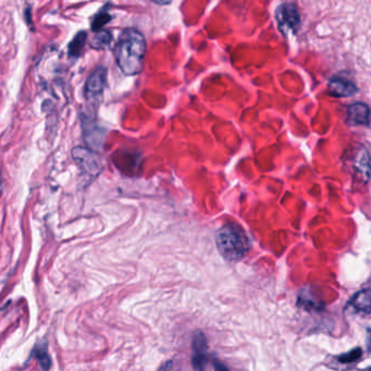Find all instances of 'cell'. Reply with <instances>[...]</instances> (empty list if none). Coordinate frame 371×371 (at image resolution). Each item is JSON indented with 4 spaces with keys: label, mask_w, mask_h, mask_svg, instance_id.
I'll use <instances>...</instances> for the list:
<instances>
[{
    "label": "cell",
    "mask_w": 371,
    "mask_h": 371,
    "mask_svg": "<svg viewBox=\"0 0 371 371\" xmlns=\"http://www.w3.org/2000/svg\"><path fill=\"white\" fill-rule=\"evenodd\" d=\"M216 245L220 255L228 262H239L251 248L246 232L236 223H228L216 233Z\"/></svg>",
    "instance_id": "obj_2"
},
{
    "label": "cell",
    "mask_w": 371,
    "mask_h": 371,
    "mask_svg": "<svg viewBox=\"0 0 371 371\" xmlns=\"http://www.w3.org/2000/svg\"><path fill=\"white\" fill-rule=\"evenodd\" d=\"M73 157L78 161L79 166L91 175H97L100 172L101 164L97 156L88 149L78 147L73 150Z\"/></svg>",
    "instance_id": "obj_7"
},
{
    "label": "cell",
    "mask_w": 371,
    "mask_h": 371,
    "mask_svg": "<svg viewBox=\"0 0 371 371\" xmlns=\"http://www.w3.org/2000/svg\"><path fill=\"white\" fill-rule=\"evenodd\" d=\"M329 93L335 97H351L357 93V86L345 77L335 75L331 78L328 83Z\"/></svg>",
    "instance_id": "obj_6"
},
{
    "label": "cell",
    "mask_w": 371,
    "mask_h": 371,
    "mask_svg": "<svg viewBox=\"0 0 371 371\" xmlns=\"http://www.w3.org/2000/svg\"><path fill=\"white\" fill-rule=\"evenodd\" d=\"M152 1H154L155 3H158V4H169L172 0H152Z\"/></svg>",
    "instance_id": "obj_15"
},
{
    "label": "cell",
    "mask_w": 371,
    "mask_h": 371,
    "mask_svg": "<svg viewBox=\"0 0 371 371\" xmlns=\"http://www.w3.org/2000/svg\"><path fill=\"white\" fill-rule=\"evenodd\" d=\"M209 362L207 349V340L201 332H197L193 341V358L192 364L194 369L204 370L207 368V364Z\"/></svg>",
    "instance_id": "obj_4"
},
{
    "label": "cell",
    "mask_w": 371,
    "mask_h": 371,
    "mask_svg": "<svg viewBox=\"0 0 371 371\" xmlns=\"http://www.w3.org/2000/svg\"><path fill=\"white\" fill-rule=\"evenodd\" d=\"M107 82V70L103 67H98L90 75L86 81L85 92L88 98H97L101 95L105 90Z\"/></svg>",
    "instance_id": "obj_5"
},
{
    "label": "cell",
    "mask_w": 371,
    "mask_h": 371,
    "mask_svg": "<svg viewBox=\"0 0 371 371\" xmlns=\"http://www.w3.org/2000/svg\"><path fill=\"white\" fill-rule=\"evenodd\" d=\"M88 40V34L85 32H80L77 36L73 38L72 42L69 45V55L71 57H79L82 53L84 46Z\"/></svg>",
    "instance_id": "obj_11"
},
{
    "label": "cell",
    "mask_w": 371,
    "mask_h": 371,
    "mask_svg": "<svg viewBox=\"0 0 371 371\" xmlns=\"http://www.w3.org/2000/svg\"><path fill=\"white\" fill-rule=\"evenodd\" d=\"M111 20V16L108 12H100L98 15L95 16L94 21L92 23V30L93 31H99L105 26L107 23Z\"/></svg>",
    "instance_id": "obj_14"
},
{
    "label": "cell",
    "mask_w": 371,
    "mask_h": 371,
    "mask_svg": "<svg viewBox=\"0 0 371 371\" xmlns=\"http://www.w3.org/2000/svg\"><path fill=\"white\" fill-rule=\"evenodd\" d=\"M350 306L353 308L354 312L368 316L370 314V289L366 288L358 292L351 299Z\"/></svg>",
    "instance_id": "obj_9"
},
{
    "label": "cell",
    "mask_w": 371,
    "mask_h": 371,
    "mask_svg": "<svg viewBox=\"0 0 371 371\" xmlns=\"http://www.w3.org/2000/svg\"><path fill=\"white\" fill-rule=\"evenodd\" d=\"M112 42L111 33L107 30L97 31L95 36L91 40V47L96 50H101L107 48Z\"/></svg>",
    "instance_id": "obj_10"
},
{
    "label": "cell",
    "mask_w": 371,
    "mask_h": 371,
    "mask_svg": "<svg viewBox=\"0 0 371 371\" xmlns=\"http://www.w3.org/2000/svg\"><path fill=\"white\" fill-rule=\"evenodd\" d=\"M34 356L37 359L39 366L42 369H49L51 366V359L47 351V346L46 344L43 345H36L35 349L33 351Z\"/></svg>",
    "instance_id": "obj_12"
},
{
    "label": "cell",
    "mask_w": 371,
    "mask_h": 371,
    "mask_svg": "<svg viewBox=\"0 0 371 371\" xmlns=\"http://www.w3.org/2000/svg\"><path fill=\"white\" fill-rule=\"evenodd\" d=\"M346 122L351 125L369 126L370 111L369 107L364 102H355L347 108Z\"/></svg>",
    "instance_id": "obj_8"
},
{
    "label": "cell",
    "mask_w": 371,
    "mask_h": 371,
    "mask_svg": "<svg viewBox=\"0 0 371 371\" xmlns=\"http://www.w3.org/2000/svg\"><path fill=\"white\" fill-rule=\"evenodd\" d=\"M276 19L278 26L285 34L287 32H296L300 25L299 13L292 3H283L277 10Z\"/></svg>",
    "instance_id": "obj_3"
},
{
    "label": "cell",
    "mask_w": 371,
    "mask_h": 371,
    "mask_svg": "<svg viewBox=\"0 0 371 371\" xmlns=\"http://www.w3.org/2000/svg\"><path fill=\"white\" fill-rule=\"evenodd\" d=\"M363 356V351L362 349H355V350H352L351 352H347L345 354H343V355L339 356L338 358H336V361L339 362V364H354L358 362L359 359L362 358Z\"/></svg>",
    "instance_id": "obj_13"
},
{
    "label": "cell",
    "mask_w": 371,
    "mask_h": 371,
    "mask_svg": "<svg viewBox=\"0 0 371 371\" xmlns=\"http://www.w3.org/2000/svg\"><path fill=\"white\" fill-rule=\"evenodd\" d=\"M146 42L141 32L135 28H126L118 39L114 48L117 65L125 75L141 73L144 67Z\"/></svg>",
    "instance_id": "obj_1"
}]
</instances>
